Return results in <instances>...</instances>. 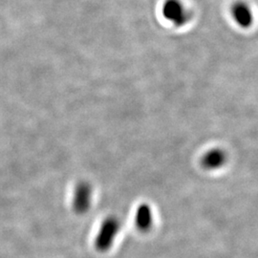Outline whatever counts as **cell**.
<instances>
[{
  "mask_svg": "<svg viewBox=\"0 0 258 258\" xmlns=\"http://www.w3.org/2000/svg\"><path fill=\"white\" fill-rule=\"evenodd\" d=\"M120 230V220L114 215L107 216L102 221L100 230L95 237L94 246L96 249L100 252L108 251L113 246Z\"/></svg>",
  "mask_w": 258,
  "mask_h": 258,
  "instance_id": "cell-1",
  "label": "cell"
},
{
  "mask_svg": "<svg viewBox=\"0 0 258 258\" xmlns=\"http://www.w3.org/2000/svg\"><path fill=\"white\" fill-rule=\"evenodd\" d=\"M162 13L164 18L173 23L176 27L184 26L189 22L191 17L180 0H166Z\"/></svg>",
  "mask_w": 258,
  "mask_h": 258,
  "instance_id": "cell-2",
  "label": "cell"
},
{
  "mask_svg": "<svg viewBox=\"0 0 258 258\" xmlns=\"http://www.w3.org/2000/svg\"><path fill=\"white\" fill-rule=\"evenodd\" d=\"M92 185L83 181L76 185L72 199V208L77 214H85L92 204Z\"/></svg>",
  "mask_w": 258,
  "mask_h": 258,
  "instance_id": "cell-3",
  "label": "cell"
},
{
  "mask_svg": "<svg viewBox=\"0 0 258 258\" xmlns=\"http://www.w3.org/2000/svg\"><path fill=\"white\" fill-rule=\"evenodd\" d=\"M227 163V154L220 148H212L201 159V166L207 170H216Z\"/></svg>",
  "mask_w": 258,
  "mask_h": 258,
  "instance_id": "cell-4",
  "label": "cell"
},
{
  "mask_svg": "<svg viewBox=\"0 0 258 258\" xmlns=\"http://www.w3.org/2000/svg\"><path fill=\"white\" fill-rule=\"evenodd\" d=\"M135 226L142 232H148L153 226V212L148 204H141L135 213Z\"/></svg>",
  "mask_w": 258,
  "mask_h": 258,
  "instance_id": "cell-5",
  "label": "cell"
},
{
  "mask_svg": "<svg viewBox=\"0 0 258 258\" xmlns=\"http://www.w3.org/2000/svg\"><path fill=\"white\" fill-rule=\"evenodd\" d=\"M231 16L240 27L249 28L252 23L251 10L245 2H236L231 7Z\"/></svg>",
  "mask_w": 258,
  "mask_h": 258,
  "instance_id": "cell-6",
  "label": "cell"
}]
</instances>
